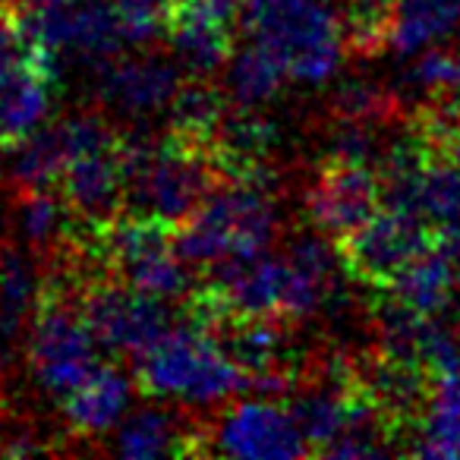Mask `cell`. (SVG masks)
Instances as JSON below:
<instances>
[{
  "mask_svg": "<svg viewBox=\"0 0 460 460\" xmlns=\"http://www.w3.org/2000/svg\"><path fill=\"white\" fill-rule=\"evenodd\" d=\"M438 246H445V250L460 262V217L454 224H447V227L438 230Z\"/></svg>",
  "mask_w": 460,
  "mask_h": 460,
  "instance_id": "obj_32",
  "label": "cell"
},
{
  "mask_svg": "<svg viewBox=\"0 0 460 460\" xmlns=\"http://www.w3.org/2000/svg\"><path fill=\"white\" fill-rule=\"evenodd\" d=\"M133 391L136 385L127 372L117 366H102L60 407H64L73 432L95 438V435L114 432L120 426V420L129 413V403H133Z\"/></svg>",
  "mask_w": 460,
  "mask_h": 460,
  "instance_id": "obj_15",
  "label": "cell"
},
{
  "mask_svg": "<svg viewBox=\"0 0 460 460\" xmlns=\"http://www.w3.org/2000/svg\"><path fill=\"white\" fill-rule=\"evenodd\" d=\"M22 35L54 66L60 58L89 60L98 66L155 41L104 0H54L22 16Z\"/></svg>",
  "mask_w": 460,
  "mask_h": 460,
  "instance_id": "obj_5",
  "label": "cell"
},
{
  "mask_svg": "<svg viewBox=\"0 0 460 460\" xmlns=\"http://www.w3.org/2000/svg\"><path fill=\"white\" fill-rule=\"evenodd\" d=\"M441 148H445V152L451 155V158H454V161H457V164H460V120L454 123L451 136H447V139H445V146H441Z\"/></svg>",
  "mask_w": 460,
  "mask_h": 460,
  "instance_id": "obj_33",
  "label": "cell"
},
{
  "mask_svg": "<svg viewBox=\"0 0 460 460\" xmlns=\"http://www.w3.org/2000/svg\"><path fill=\"white\" fill-rule=\"evenodd\" d=\"M35 250L20 246V250H0V319L7 325V332L20 334L26 322L39 313L41 300H45V278L32 256Z\"/></svg>",
  "mask_w": 460,
  "mask_h": 460,
  "instance_id": "obj_22",
  "label": "cell"
},
{
  "mask_svg": "<svg viewBox=\"0 0 460 460\" xmlns=\"http://www.w3.org/2000/svg\"><path fill=\"white\" fill-rule=\"evenodd\" d=\"M4 217H7V199L0 192V227H4Z\"/></svg>",
  "mask_w": 460,
  "mask_h": 460,
  "instance_id": "obj_35",
  "label": "cell"
},
{
  "mask_svg": "<svg viewBox=\"0 0 460 460\" xmlns=\"http://www.w3.org/2000/svg\"><path fill=\"white\" fill-rule=\"evenodd\" d=\"M205 451L246 460H290L306 457L313 447L303 438L290 407H281L275 397L250 394L217 416Z\"/></svg>",
  "mask_w": 460,
  "mask_h": 460,
  "instance_id": "obj_8",
  "label": "cell"
},
{
  "mask_svg": "<svg viewBox=\"0 0 460 460\" xmlns=\"http://www.w3.org/2000/svg\"><path fill=\"white\" fill-rule=\"evenodd\" d=\"M224 92L240 108H262L269 104L284 83L290 79V70L271 48L246 39L240 48H234L230 60L224 64Z\"/></svg>",
  "mask_w": 460,
  "mask_h": 460,
  "instance_id": "obj_20",
  "label": "cell"
},
{
  "mask_svg": "<svg viewBox=\"0 0 460 460\" xmlns=\"http://www.w3.org/2000/svg\"><path fill=\"white\" fill-rule=\"evenodd\" d=\"M227 92L215 89L208 79L192 76V83L180 85V92L171 102V136L190 142V146L208 148L217 127L227 117Z\"/></svg>",
  "mask_w": 460,
  "mask_h": 460,
  "instance_id": "obj_23",
  "label": "cell"
},
{
  "mask_svg": "<svg viewBox=\"0 0 460 460\" xmlns=\"http://www.w3.org/2000/svg\"><path fill=\"white\" fill-rule=\"evenodd\" d=\"M20 7H29V10H39V7H48V4H54V0H16Z\"/></svg>",
  "mask_w": 460,
  "mask_h": 460,
  "instance_id": "obj_34",
  "label": "cell"
},
{
  "mask_svg": "<svg viewBox=\"0 0 460 460\" xmlns=\"http://www.w3.org/2000/svg\"><path fill=\"white\" fill-rule=\"evenodd\" d=\"M221 344L250 376H269V372H281L288 334H284L281 322L275 315H265V319H234V325L227 328Z\"/></svg>",
  "mask_w": 460,
  "mask_h": 460,
  "instance_id": "obj_24",
  "label": "cell"
},
{
  "mask_svg": "<svg viewBox=\"0 0 460 460\" xmlns=\"http://www.w3.org/2000/svg\"><path fill=\"white\" fill-rule=\"evenodd\" d=\"M240 26L246 39L271 48L303 85L332 83L350 45L332 0H246Z\"/></svg>",
  "mask_w": 460,
  "mask_h": 460,
  "instance_id": "obj_2",
  "label": "cell"
},
{
  "mask_svg": "<svg viewBox=\"0 0 460 460\" xmlns=\"http://www.w3.org/2000/svg\"><path fill=\"white\" fill-rule=\"evenodd\" d=\"M180 64L164 54L127 51L95 66V95L114 117L146 123L171 111L180 92Z\"/></svg>",
  "mask_w": 460,
  "mask_h": 460,
  "instance_id": "obj_9",
  "label": "cell"
},
{
  "mask_svg": "<svg viewBox=\"0 0 460 460\" xmlns=\"http://www.w3.org/2000/svg\"><path fill=\"white\" fill-rule=\"evenodd\" d=\"M70 205L64 196L51 190H22L20 202L13 211V227L16 237L29 250H51L54 243H60L70 221Z\"/></svg>",
  "mask_w": 460,
  "mask_h": 460,
  "instance_id": "obj_25",
  "label": "cell"
},
{
  "mask_svg": "<svg viewBox=\"0 0 460 460\" xmlns=\"http://www.w3.org/2000/svg\"><path fill=\"white\" fill-rule=\"evenodd\" d=\"M382 205L378 171L369 164H334L319 173L306 192V211L315 230L344 243L353 230H359Z\"/></svg>",
  "mask_w": 460,
  "mask_h": 460,
  "instance_id": "obj_13",
  "label": "cell"
},
{
  "mask_svg": "<svg viewBox=\"0 0 460 460\" xmlns=\"http://www.w3.org/2000/svg\"><path fill=\"white\" fill-rule=\"evenodd\" d=\"M167 41H171V58L180 64V70L199 79H211L215 73H221L234 54L230 26L183 7H173L167 20Z\"/></svg>",
  "mask_w": 460,
  "mask_h": 460,
  "instance_id": "obj_16",
  "label": "cell"
},
{
  "mask_svg": "<svg viewBox=\"0 0 460 460\" xmlns=\"http://www.w3.org/2000/svg\"><path fill=\"white\" fill-rule=\"evenodd\" d=\"M278 234V211L262 183L227 180L215 186L173 234V250L190 265H217L269 252Z\"/></svg>",
  "mask_w": 460,
  "mask_h": 460,
  "instance_id": "obj_4",
  "label": "cell"
},
{
  "mask_svg": "<svg viewBox=\"0 0 460 460\" xmlns=\"http://www.w3.org/2000/svg\"><path fill=\"white\" fill-rule=\"evenodd\" d=\"M104 4L117 7L129 22H136L142 32L158 39L161 32H167V20H171L177 0H104Z\"/></svg>",
  "mask_w": 460,
  "mask_h": 460,
  "instance_id": "obj_30",
  "label": "cell"
},
{
  "mask_svg": "<svg viewBox=\"0 0 460 460\" xmlns=\"http://www.w3.org/2000/svg\"><path fill=\"white\" fill-rule=\"evenodd\" d=\"M54 79L58 66L29 41L20 51L0 54V148L16 146L45 127Z\"/></svg>",
  "mask_w": 460,
  "mask_h": 460,
  "instance_id": "obj_12",
  "label": "cell"
},
{
  "mask_svg": "<svg viewBox=\"0 0 460 460\" xmlns=\"http://www.w3.org/2000/svg\"><path fill=\"white\" fill-rule=\"evenodd\" d=\"M136 385L146 394L190 407H215L250 394L252 376L224 350L205 319H180L152 350L136 359Z\"/></svg>",
  "mask_w": 460,
  "mask_h": 460,
  "instance_id": "obj_1",
  "label": "cell"
},
{
  "mask_svg": "<svg viewBox=\"0 0 460 460\" xmlns=\"http://www.w3.org/2000/svg\"><path fill=\"white\" fill-rule=\"evenodd\" d=\"M410 451L432 460L460 457V366L432 376L429 401L416 420V438Z\"/></svg>",
  "mask_w": 460,
  "mask_h": 460,
  "instance_id": "obj_19",
  "label": "cell"
},
{
  "mask_svg": "<svg viewBox=\"0 0 460 460\" xmlns=\"http://www.w3.org/2000/svg\"><path fill=\"white\" fill-rule=\"evenodd\" d=\"M117 275L123 278V284H129L133 290L148 296H158V300H183L192 290V271L190 262L177 256V250H158L148 252L142 259H133V262L120 265Z\"/></svg>",
  "mask_w": 460,
  "mask_h": 460,
  "instance_id": "obj_26",
  "label": "cell"
},
{
  "mask_svg": "<svg viewBox=\"0 0 460 460\" xmlns=\"http://www.w3.org/2000/svg\"><path fill=\"white\" fill-rule=\"evenodd\" d=\"M460 29V0H397L388 45L401 58L438 48Z\"/></svg>",
  "mask_w": 460,
  "mask_h": 460,
  "instance_id": "obj_21",
  "label": "cell"
},
{
  "mask_svg": "<svg viewBox=\"0 0 460 460\" xmlns=\"http://www.w3.org/2000/svg\"><path fill=\"white\" fill-rule=\"evenodd\" d=\"M79 309L104 350L133 359L152 350L180 322L167 300L139 294L129 284H95L85 290Z\"/></svg>",
  "mask_w": 460,
  "mask_h": 460,
  "instance_id": "obj_7",
  "label": "cell"
},
{
  "mask_svg": "<svg viewBox=\"0 0 460 460\" xmlns=\"http://www.w3.org/2000/svg\"><path fill=\"white\" fill-rule=\"evenodd\" d=\"M413 215L429 227H447L460 217V164L454 158H432L416 192Z\"/></svg>",
  "mask_w": 460,
  "mask_h": 460,
  "instance_id": "obj_27",
  "label": "cell"
},
{
  "mask_svg": "<svg viewBox=\"0 0 460 460\" xmlns=\"http://www.w3.org/2000/svg\"><path fill=\"white\" fill-rule=\"evenodd\" d=\"M127 192L123 208L136 217H155L171 227H180L196 215L215 183H211V158L202 146L171 136L155 142L148 136H120Z\"/></svg>",
  "mask_w": 460,
  "mask_h": 460,
  "instance_id": "obj_3",
  "label": "cell"
},
{
  "mask_svg": "<svg viewBox=\"0 0 460 460\" xmlns=\"http://www.w3.org/2000/svg\"><path fill=\"white\" fill-rule=\"evenodd\" d=\"M58 190L79 217L95 227H108L123 208V192H127L120 139L70 158L58 180Z\"/></svg>",
  "mask_w": 460,
  "mask_h": 460,
  "instance_id": "obj_14",
  "label": "cell"
},
{
  "mask_svg": "<svg viewBox=\"0 0 460 460\" xmlns=\"http://www.w3.org/2000/svg\"><path fill=\"white\" fill-rule=\"evenodd\" d=\"M117 139L120 136L98 114L64 117V120L45 123L29 139L10 146L7 173L20 190H51V186H58L70 158Z\"/></svg>",
  "mask_w": 460,
  "mask_h": 460,
  "instance_id": "obj_10",
  "label": "cell"
},
{
  "mask_svg": "<svg viewBox=\"0 0 460 460\" xmlns=\"http://www.w3.org/2000/svg\"><path fill=\"white\" fill-rule=\"evenodd\" d=\"M388 288L410 309L429 315V319H438L451 309L454 294H457V259L445 246H438V250L429 246Z\"/></svg>",
  "mask_w": 460,
  "mask_h": 460,
  "instance_id": "obj_18",
  "label": "cell"
},
{
  "mask_svg": "<svg viewBox=\"0 0 460 460\" xmlns=\"http://www.w3.org/2000/svg\"><path fill=\"white\" fill-rule=\"evenodd\" d=\"M332 114L338 120L382 127L394 114V98L388 95V89L369 83V79H344L332 92Z\"/></svg>",
  "mask_w": 460,
  "mask_h": 460,
  "instance_id": "obj_28",
  "label": "cell"
},
{
  "mask_svg": "<svg viewBox=\"0 0 460 460\" xmlns=\"http://www.w3.org/2000/svg\"><path fill=\"white\" fill-rule=\"evenodd\" d=\"M199 435L186 432L183 420L167 407H139L129 410L114 429L111 451L117 457H167V454H192L202 451L196 445Z\"/></svg>",
  "mask_w": 460,
  "mask_h": 460,
  "instance_id": "obj_17",
  "label": "cell"
},
{
  "mask_svg": "<svg viewBox=\"0 0 460 460\" xmlns=\"http://www.w3.org/2000/svg\"><path fill=\"white\" fill-rule=\"evenodd\" d=\"M102 350L83 309L66 306L58 296L41 300L29 334V366L41 394L64 403L102 369Z\"/></svg>",
  "mask_w": 460,
  "mask_h": 460,
  "instance_id": "obj_6",
  "label": "cell"
},
{
  "mask_svg": "<svg viewBox=\"0 0 460 460\" xmlns=\"http://www.w3.org/2000/svg\"><path fill=\"white\" fill-rule=\"evenodd\" d=\"M26 45V35H22V20L13 16V10L7 4H0V54L20 51Z\"/></svg>",
  "mask_w": 460,
  "mask_h": 460,
  "instance_id": "obj_31",
  "label": "cell"
},
{
  "mask_svg": "<svg viewBox=\"0 0 460 460\" xmlns=\"http://www.w3.org/2000/svg\"><path fill=\"white\" fill-rule=\"evenodd\" d=\"M325 155L334 164H372L378 158L376 127L369 123L338 120L325 139Z\"/></svg>",
  "mask_w": 460,
  "mask_h": 460,
  "instance_id": "obj_29",
  "label": "cell"
},
{
  "mask_svg": "<svg viewBox=\"0 0 460 460\" xmlns=\"http://www.w3.org/2000/svg\"><path fill=\"white\" fill-rule=\"evenodd\" d=\"M432 246L429 224L410 211H376L344 240V265L366 284L388 288L420 252Z\"/></svg>",
  "mask_w": 460,
  "mask_h": 460,
  "instance_id": "obj_11",
  "label": "cell"
}]
</instances>
